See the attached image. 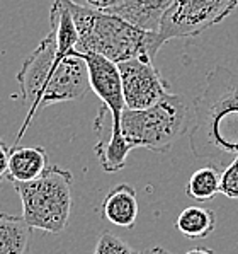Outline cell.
Masks as SVG:
<instances>
[{"label": "cell", "mask_w": 238, "mask_h": 254, "mask_svg": "<svg viewBox=\"0 0 238 254\" xmlns=\"http://www.w3.org/2000/svg\"><path fill=\"white\" fill-rule=\"evenodd\" d=\"M238 7V0H174L158 34L163 41L194 38L220 24Z\"/></svg>", "instance_id": "52a82bcc"}, {"label": "cell", "mask_w": 238, "mask_h": 254, "mask_svg": "<svg viewBox=\"0 0 238 254\" xmlns=\"http://www.w3.org/2000/svg\"><path fill=\"white\" fill-rule=\"evenodd\" d=\"M89 68L91 89L102 101L95 120L102 121L107 127L106 133H99V142L94 145L97 159L106 173H118L126 167L128 155L131 148L124 142L121 123L126 109L123 96L119 67L100 55H84Z\"/></svg>", "instance_id": "277c9868"}, {"label": "cell", "mask_w": 238, "mask_h": 254, "mask_svg": "<svg viewBox=\"0 0 238 254\" xmlns=\"http://www.w3.org/2000/svg\"><path fill=\"white\" fill-rule=\"evenodd\" d=\"M51 166L48 152L43 147H19L10 148L9 173L7 179L10 183H31L45 174Z\"/></svg>", "instance_id": "8fae6325"}, {"label": "cell", "mask_w": 238, "mask_h": 254, "mask_svg": "<svg viewBox=\"0 0 238 254\" xmlns=\"http://www.w3.org/2000/svg\"><path fill=\"white\" fill-rule=\"evenodd\" d=\"M175 229L190 241L206 239L216 229V213L204 206H187L179 213Z\"/></svg>", "instance_id": "4fadbf2b"}, {"label": "cell", "mask_w": 238, "mask_h": 254, "mask_svg": "<svg viewBox=\"0 0 238 254\" xmlns=\"http://www.w3.org/2000/svg\"><path fill=\"white\" fill-rule=\"evenodd\" d=\"M189 145L197 159L223 164L238 155V72L214 67L194 99Z\"/></svg>", "instance_id": "7a4b0ae2"}, {"label": "cell", "mask_w": 238, "mask_h": 254, "mask_svg": "<svg viewBox=\"0 0 238 254\" xmlns=\"http://www.w3.org/2000/svg\"><path fill=\"white\" fill-rule=\"evenodd\" d=\"M94 254H138L133 251V248L128 242H124L123 239H119L114 234L104 232L99 237L94 249Z\"/></svg>", "instance_id": "9a60e30c"}, {"label": "cell", "mask_w": 238, "mask_h": 254, "mask_svg": "<svg viewBox=\"0 0 238 254\" xmlns=\"http://www.w3.org/2000/svg\"><path fill=\"white\" fill-rule=\"evenodd\" d=\"M9 157H10V148L0 138V181L3 178H7V173H9Z\"/></svg>", "instance_id": "ac0fdd59"}, {"label": "cell", "mask_w": 238, "mask_h": 254, "mask_svg": "<svg viewBox=\"0 0 238 254\" xmlns=\"http://www.w3.org/2000/svg\"><path fill=\"white\" fill-rule=\"evenodd\" d=\"M221 173L216 166H204L189 178L186 185V194L196 201L213 200L220 193Z\"/></svg>", "instance_id": "5bb4252c"}, {"label": "cell", "mask_w": 238, "mask_h": 254, "mask_svg": "<svg viewBox=\"0 0 238 254\" xmlns=\"http://www.w3.org/2000/svg\"><path fill=\"white\" fill-rule=\"evenodd\" d=\"M172 3L174 0H119L106 12L118 15L148 33H158Z\"/></svg>", "instance_id": "9c48e42d"}, {"label": "cell", "mask_w": 238, "mask_h": 254, "mask_svg": "<svg viewBox=\"0 0 238 254\" xmlns=\"http://www.w3.org/2000/svg\"><path fill=\"white\" fill-rule=\"evenodd\" d=\"M100 212L109 224L121 229H133L138 218V198L131 185L121 183L109 190L100 203Z\"/></svg>", "instance_id": "30bf717a"}, {"label": "cell", "mask_w": 238, "mask_h": 254, "mask_svg": "<svg viewBox=\"0 0 238 254\" xmlns=\"http://www.w3.org/2000/svg\"><path fill=\"white\" fill-rule=\"evenodd\" d=\"M72 173L53 164L34 181L14 183L26 224L49 234L63 232L72 213Z\"/></svg>", "instance_id": "8992f818"}, {"label": "cell", "mask_w": 238, "mask_h": 254, "mask_svg": "<svg viewBox=\"0 0 238 254\" xmlns=\"http://www.w3.org/2000/svg\"><path fill=\"white\" fill-rule=\"evenodd\" d=\"M186 254H214V251L209 248H194L190 251H187Z\"/></svg>", "instance_id": "ffe728a7"}, {"label": "cell", "mask_w": 238, "mask_h": 254, "mask_svg": "<svg viewBox=\"0 0 238 254\" xmlns=\"http://www.w3.org/2000/svg\"><path fill=\"white\" fill-rule=\"evenodd\" d=\"M22 101L29 106L17 135L21 142L38 111L49 104L84 99L91 91L89 68L77 48L61 45L49 31L24 60L17 73Z\"/></svg>", "instance_id": "6da1fadb"}, {"label": "cell", "mask_w": 238, "mask_h": 254, "mask_svg": "<svg viewBox=\"0 0 238 254\" xmlns=\"http://www.w3.org/2000/svg\"><path fill=\"white\" fill-rule=\"evenodd\" d=\"M118 67L126 109H148L172 94L170 84L160 75L150 58H133L119 64Z\"/></svg>", "instance_id": "ba28073f"}, {"label": "cell", "mask_w": 238, "mask_h": 254, "mask_svg": "<svg viewBox=\"0 0 238 254\" xmlns=\"http://www.w3.org/2000/svg\"><path fill=\"white\" fill-rule=\"evenodd\" d=\"M79 34L77 50L82 55H100L119 65L133 58L155 62L158 50L165 45L158 33H148L106 10L77 5L65 0Z\"/></svg>", "instance_id": "3957f363"}, {"label": "cell", "mask_w": 238, "mask_h": 254, "mask_svg": "<svg viewBox=\"0 0 238 254\" xmlns=\"http://www.w3.org/2000/svg\"><path fill=\"white\" fill-rule=\"evenodd\" d=\"M138 254H172V253H169L167 249L160 248V246H155V248H150V249H146V251L138 253Z\"/></svg>", "instance_id": "d6986e66"}, {"label": "cell", "mask_w": 238, "mask_h": 254, "mask_svg": "<svg viewBox=\"0 0 238 254\" xmlns=\"http://www.w3.org/2000/svg\"><path fill=\"white\" fill-rule=\"evenodd\" d=\"M220 193L225 194L230 200L238 201V155L230 161V164L221 173Z\"/></svg>", "instance_id": "2e32d148"}, {"label": "cell", "mask_w": 238, "mask_h": 254, "mask_svg": "<svg viewBox=\"0 0 238 254\" xmlns=\"http://www.w3.org/2000/svg\"><path fill=\"white\" fill-rule=\"evenodd\" d=\"M189 123L190 113L186 99L179 94H169L148 109H124L121 130L131 150L146 148L163 154L189 131Z\"/></svg>", "instance_id": "5b68a950"}, {"label": "cell", "mask_w": 238, "mask_h": 254, "mask_svg": "<svg viewBox=\"0 0 238 254\" xmlns=\"http://www.w3.org/2000/svg\"><path fill=\"white\" fill-rule=\"evenodd\" d=\"M33 229L22 217L0 213V254H27Z\"/></svg>", "instance_id": "7c38bea8"}, {"label": "cell", "mask_w": 238, "mask_h": 254, "mask_svg": "<svg viewBox=\"0 0 238 254\" xmlns=\"http://www.w3.org/2000/svg\"><path fill=\"white\" fill-rule=\"evenodd\" d=\"M70 2L77 3V5L91 7V9H99V10H107L112 5L119 2V0H70Z\"/></svg>", "instance_id": "e0dca14e"}]
</instances>
